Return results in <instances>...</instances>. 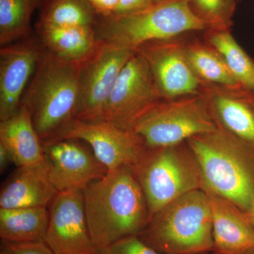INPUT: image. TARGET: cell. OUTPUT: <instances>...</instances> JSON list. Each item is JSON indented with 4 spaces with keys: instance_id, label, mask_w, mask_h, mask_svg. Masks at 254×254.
I'll use <instances>...</instances> for the list:
<instances>
[{
    "instance_id": "obj_1",
    "label": "cell",
    "mask_w": 254,
    "mask_h": 254,
    "mask_svg": "<svg viewBox=\"0 0 254 254\" xmlns=\"http://www.w3.org/2000/svg\"><path fill=\"white\" fill-rule=\"evenodd\" d=\"M88 229L98 251L141 235L150 221L141 185L131 166L108 171L83 190Z\"/></svg>"
},
{
    "instance_id": "obj_2",
    "label": "cell",
    "mask_w": 254,
    "mask_h": 254,
    "mask_svg": "<svg viewBox=\"0 0 254 254\" xmlns=\"http://www.w3.org/2000/svg\"><path fill=\"white\" fill-rule=\"evenodd\" d=\"M81 62L61 59L43 48L21 103L42 141L56 139L76 120Z\"/></svg>"
},
{
    "instance_id": "obj_3",
    "label": "cell",
    "mask_w": 254,
    "mask_h": 254,
    "mask_svg": "<svg viewBox=\"0 0 254 254\" xmlns=\"http://www.w3.org/2000/svg\"><path fill=\"white\" fill-rule=\"evenodd\" d=\"M201 174L203 190L250 213L254 197V151L218 129L186 141Z\"/></svg>"
},
{
    "instance_id": "obj_4",
    "label": "cell",
    "mask_w": 254,
    "mask_h": 254,
    "mask_svg": "<svg viewBox=\"0 0 254 254\" xmlns=\"http://www.w3.org/2000/svg\"><path fill=\"white\" fill-rule=\"evenodd\" d=\"M163 254H202L213 251L210 200L203 190H193L164 206L138 235Z\"/></svg>"
},
{
    "instance_id": "obj_5",
    "label": "cell",
    "mask_w": 254,
    "mask_h": 254,
    "mask_svg": "<svg viewBox=\"0 0 254 254\" xmlns=\"http://www.w3.org/2000/svg\"><path fill=\"white\" fill-rule=\"evenodd\" d=\"M100 41L135 51L148 42L171 39L206 30L192 12L189 0H161L138 12L98 18Z\"/></svg>"
},
{
    "instance_id": "obj_6",
    "label": "cell",
    "mask_w": 254,
    "mask_h": 254,
    "mask_svg": "<svg viewBox=\"0 0 254 254\" xmlns=\"http://www.w3.org/2000/svg\"><path fill=\"white\" fill-rule=\"evenodd\" d=\"M132 169L144 193L150 220L173 200L203 190L199 165L186 141L147 148Z\"/></svg>"
},
{
    "instance_id": "obj_7",
    "label": "cell",
    "mask_w": 254,
    "mask_h": 254,
    "mask_svg": "<svg viewBox=\"0 0 254 254\" xmlns=\"http://www.w3.org/2000/svg\"><path fill=\"white\" fill-rule=\"evenodd\" d=\"M201 95L162 100L137 120L131 130L147 148L178 144L216 129Z\"/></svg>"
},
{
    "instance_id": "obj_8",
    "label": "cell",
    "mask_w": 254,
    "mask_h": 254,
    "mask_svg": "<svg viewBox=\"0 0 254 254\" xmlns=\"http://www.w3.org/2000/svg\"><path fill=\"white\" fill-rule=\"evenodd\" d=\"M133 53V50L100 41L96 50L81 62L76 120L102 121L120 73Z\"/></svg>"
},
{
    "instance_id": "obj_9",
    "label": "cell",
    "mask_w": 254,
    "mask_h": 254,
    "mask_svg": "<svg viewBox=\"0 0 254 254\" xmlns=\"http://www.w3.org/2000/svg\"><path fill=\"white\" fill-rule=\"evenodd\" d=\"M162 100L148 64L134 51L120 73L102 121L131 130L137 120Z\"/></svg>"
},
{
    "instance_id": "obj_10",
    "label": "cell",
    "mask_w": 254,
    "mask_h": 254,
    "mask_svg": "<svg viewBox=\"0 0 254 254\" xmlns=\"http://www.w3.org/2000/svg\"><path fill=\"white\" fill-rule=\"evenodd\" d=\"M66 138L88 143L93 154L108 171L123 166L133 167L147 148L141 136L133 130L105 121L75 120L56 139Z\"/></svg>"
},
{
    "instance_id": "obj_11",
    "label": "cell",
    "mask_w": 254,
    "mask_h": 254,
    "mask_svg": "<svg viewBox=\"0 0 254 254\" xmlns=\"http://www.w3.org/2000/svg\"><path fill=\"white\" fill-rule=\"evenodd\" d=\"M183 36L148 42L135 50L148 64L163 100L177 99L200 93L202 83L184 55Z\"/></svg>"
},
{
    "instance_id": "obj_12",
    "label": "cell",
    "mask_w": 254,
    "mask_h": 254,
    "mask_svg": "<svg viewBox=\"0 0 254 254\" xmlns=\"http://www.w3.org/2000/svg\"><path fill=\"white\" fill-rule=\"evenodd\" d=\"M48 211L44 241L55 254H99L90 235L83 190L59 192Z\"/></svg>"
},
{
    "instance_id": "obj_13",
    "label": "cell",
    "mask_w": 254,
    "mask_h": 254,
    "mask_svg": "<svg viewBox=\"0 0 254 254\" xmlns=\"http://www.w3.org/2000/svg\"><path fill=\"white\" fill-rule=\"evenodd\" d=\"M42 143L48 176L58 192L83 190L108 173V169L77 139Z\"/></svg>"
},
{
    "instance_id": "obj_14",
    "label": "cell",
    "mask_w": 254,
    "mask_h": 254,
    "mask_svg": "<svg viewBox=\"0 0 254 254\" xmlns=\"http://www.w3.org/2000/svg\"><path fill=\"white\" fill-rule=\"evenodd\" d=\"M43 48L36 35L0 49V121L11 118L21 106Z\"/></svg>"
},
{
    "instance_id": "obj_15",
    "label": "cell",
    "mask_w": 254,
    "mask_h": 254,
    "mask_svg": "<svg viewBox=\"0 0 254 254\" xmlns=\"http://www.w3.org/2000/svg\"><path fill=\"white\" fill-rule=\"evenodd\" d=\"M200 94L217 128L254 151V93L202 83Z\"/></svg>"
},
{
    "instance_id": "obj_16",
    "label": "cell",
    "mask_w": 254,
    "mask_h": 254,
    "mask_svg": "<svg viewBox=\"0 0 254 254\" xmlns=\"http://www.w3.org/2000/svg\"><path fill=\"white\" fill-rule=\"evenodd\" d=\"M205 192L211 208L214 252L220 254H253L254 225L250 213L223 197Z\"/></svg>"
},
{
    "instance_id": "obj_17",
    "label": "cell",
    "mask_w": 254,
    "mask_h": 254,
    "mask_svg": "<svg viewBox=\"0 0 254 254\" xmlns=\"http://www.w3.org/2000/svg\"><path fill=\"white\" fill-rule=\"evenodd\" d=\"M58 193L46 163L20 167L1 187L0 208H48Z\"/></svg>"
},
{
    "instance_id": "obj_18",
    "label": "cell",
    "mask_w": 254,
    "mask_h": 254,
    "mask_svg": "<svg viewBox=\"0 0 254 254\" xmlns=\"http://www.w3.org/2000/svg\"><path fill=\"white\" fill-rule=\"evenodd\" d=\"M0 143L9 150L18 168L46 163L42 140L22 105L14 116L0 123Z\"/></svg>"
},
{
    "instance_id": "obj_19",
    "label": "cell",
    "mask_w": 254,
    "mask_h": 254,
    "mask_svg": "<svg viewBox=\"0 0 254 254\" xmlns=\"http://www.w3.org/2000/svg\"><path fill=\"white\" fill-rule=\"evenodd\" d=\"M35 31L43 49L68 61H83L100 43L92 26H45Z\"/></svg>"
},
{
    "instance_id": "obj_20",
    "label": "cell",
    "mask_w": 254,
    "mask_h": 254,
    "mask_svg": "<svg viewBox=\"0 0 254 254\" xmlns=\"http://www.w3.org/2000/svg\"><path fill=\"white\" fill-rule=\"evenodd\" d=\"M194 33L182 36V49L187 63L200 82L225 88H243L218 52L203 38L193 36Z\"/></svg>"
},
{
    "instance_id": "obj_21",
    "label": "cell",
    "mask_w": 254,
    "mask_h": 254,
    "mask_svg": "<svg viewBox=\"0 0 254 254\" xmlns=\"http://www.w3.org/2000/svg\"><path fill=\"white\" fill-rule=\"evenodd\" d=\"M48 221L46 207L0 208V237L11 242L44 241Z\"/></svg>"
},
{
    "instance_id": "obj_22",
    "label": "cell",
    "mask_w": 254,
    "mask_h": 254,
    "mask_svg": "<svg viewBox=\"0 0 254 254\" xmlns=\"http://www.w3.org/2000/svg\"><path fill=\"white\" fill-rule=\"evenodd\" d=\"M202 38L221 55L239 83L254 93V59L232 36L230 29L205 30Z\"/></svg>"
},
{
    "instance_id": "obj_23",
    "label": "cell",
    "mask_w": 254,
    "mask_h": 254,
    "mask_svg": "<svg viewBox=\"0 0 254 254\" xmlns=\"http://www.w3.org/2000/svg\"><path fill=\"white\" fill-rule=\"evenodd\" d=\"M35 28L92 26L98 16L90 0H43Z\"/></svg>"
},
{
    "instance_id": "obj_24",
    "label": "cell",
    "mask_w": 254,
    "mask_h": 254,
    "mask_svg": "<svg viewBox=\"0 0 254 254\" xmlns=\"http://www.w3.org/2000/svg\"><path fill=\"white\" fill-rule=\"evenodd\" d=\"M43 0H0V46L34 36L31 19Z\"/></svg>"
},
{
    "instance_id": "obj_25",
    "label": "cell",
    "mask_w": 254,
    "mask_h": 254,
    "mask_svg": "<svg viewBox=\"0 0 254 254\" xmlns=\"http://www.w3.org/2000/svg\"><path fill=\"white\" fill-rule=\"evenodd\" d=\"M237 0H189L192 12L206 30L230 29Z\"/></svg>"
},
{
    "instance_id": "obj_26",
    "label": "cell",
    "mask_w": 254,
    "mask_h": 254,
    "mask_svg": "<svg viewBox=\"0 0 254 254\" xmlns=\"http://www.w3.org/2000/svg\"><path fill=\"white\" fill-rule=\"evenodd\" d=\"M99 254H163L147 245L139 236L133 235L122 239L100 250Z\"/></svg>"
},
{
    "instance_id": "obj_27",
    "label": "cell",
    "mask_w": 254,
    "mask_h": 254,
    "mask_svg": "<svg viewBox=\"0 0 254 254\" xmlns=\"http://www.w3.org/2000/svg\"><path fill=\"white\" fill-rule=\"evenodd\" d=\"M1 250L4 254H55L45 241L28 242L1 241Z\"/></svg>"
},
{
    "instance_id": "obj_28",
    "label": "cell",
    "mask_w": 254,
    "mask_h": 254,
    "mask_svg": "<svg viewBox=\"0 0 254 254\" xmlns=\"http://www.w3.org/2000/svg\"><path fill=\"white\" fill-rule=\"evenodd\" d=\"M161 0H120L116 14L126 15L138 12L153 6Z\"/></svg>"
},
{
    "instance_id": "obj_29",
    "label": "cell",
    "mask_w": 254,
    "mask_h": 254,
    "mask_svg": "<svg viewBox=\"0 0 254 254\" xmlns=\"http://www.w3.org/2000/svg\"><path fill=\"white\" fill-rule=\"evenodd\" d=\"M98 17H108L116 14L120 0H90Z\"/></svg>"
},
{
    "instance_id": "obj_30",
    "label": "cell",
    "mask_w": 254,
    "mask_h": 254,
    "mask_svg": "<svg viewBox=\"0 0 254 254\" xmlns=\"http://www.w3.org/2000/svg\"><path fill=\"white\" fill-rule=\"evenodd\" d=\"M11 163H14V159L9 150L0 143V172L4 173L5 170Z\"/></svg>"
},
{
    "instance_id": "obj_31",
    "label": "cell",
    "mask_w": 254,
    "mask_h": 254,
    "mask_svg": "<svg viewBox=\"0 0 254 254\" xmlns=\"http://www.w3.org/2000/svg\"><path fill=\"white\" fill-rule=\"evenodd\" d=\"M250 215L254 225V197L253 202H252V208H251Z\"/></svg>"
},
{
    "instance_id": "obj_32",
    "label": "cell",
    "mask_w": 254,
    "mask_h": 254,
    "mask_svg": "<svg viewBox=\"0 0 254 254\" xmlns=\"http://www.w3.org/2000/svg\"><path fill=\"white\" fill-rule=\"evenodd\" d=\"M0 254H4V252L1 250L0 251Z\"/></svg>"
},
{
    "instance_id": "obj_33",
    "label": "cell",
    "mask_w": 254,
    "mask_h": 254,
    "mask_svg": "<svg viewBox=\"0 0 254 254\" xmlns=\"http://www.w3.org/2000/svg\"><path fill=\"white\" fill-rule=\"evenodd\" d=\"M220 254L216 253V252H214V253H213V254Z\"/></svg>"
},
{
    "instance_id": "obj_34",
    "label": "cell",
    "mask_w": 254,
    "mask_h": 254,
    "mask_svg": "<svg viewBox=\"0 0 254 254\" xmlns=\"http://www.w3.org/2000/svg\"><path fill=\"white\" fill-rule=\"evenodd\" d=\"M237 1H240V0H237Z\"/></svg>"
},
{
    "instance_id": "obj_35",
    "label": "cell",
    "mask_w": 254,
    "mask_h": 254,
    "mask_svg": "<svg viewBox=\"0 0 254 254\" xmlns=\"http://www.w3.org/2000/svg\"><path fill=\"white\" fill-rule=\"evenodd\" d=\"M254 254V253H253V254Z\"/></svg>"
}]
</instances>
